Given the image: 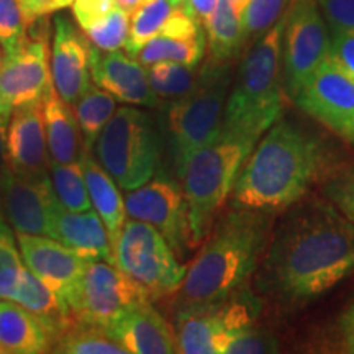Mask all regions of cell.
<instances>
[{
	"label": "cell",
	"instance_id": "cell-1",
	"mask_svg": "<svg viewBox=\"0 0 354 354\" xmlns=\"http://www.w3.org/2000/svg\"><path fill=\"white\" fill-rule=\"evenodd\" d=\"M264 268L279 299L312 302L354 272V225L333 203L308 202L282 221Z\"/></svg>",
	"mask_w": 354,
	"mask_h": 354
},
{
	"label": "cell",
	"instance_id": "cell-2",
	"mask_svg": "<svg viewBox=\"0 0 354 354\" xmlns=\"http://www.w3.org/2000/svg\"><path fill=\"white\" fill-rule=\"evenodd\" d=\"M209 234L185 271L176 312L218 307L241 294L268 245L269 220L263 212L234 209Z\"/></svg>",
	"mask_w": 354,
	"mask_h": 354
},
{
	"label": "cell",
	"instance_id": "cell-3",
	"mask_svg": "<svg viewBox=\"0 0 354 354\" xmlns=\"http://www.w3.org/2000/svg\"><path fill=\"white\" fill-rule=\"evenodd\" d=\"M318 141L290 122H276L243 165L232 190L234 209L274 214L289 209L315 180Z\"/></svg>",
	"mask_w": 354,
	"mask_h": 354
},
{
	"label": "cell",
	"instance_id": "cell-4",
	"mask_svg": "<svg viewBox=\"0 0 354 354\" xmlns=\"http://www.w3.org/2000/svg\"><path fill=\"white\" fill-rule=\"evenodd\" d=\"M287 12L256 39L243 57L233 91L225 105L223 127L236 135L258 140L282 112V37Z\"/></svg>",
	"mask_w": 354,
	"mask_h": 354
},
{
	"label": "cell",
	"instance_id": "cell-5",
	"mask_svg": "<svg viewBox=\"0 0 354 354\" xmlns=\"http://www.w3.org/2000/svg\"><path fill=\"white\" fill-rule=\"evenodd\" d=\"M254 145L256 141L246 136L221 130L212 143L194 153L180 169L192 246L209 236Z\"/></svg>",
	"mask_w": 354,
	"mask_h": 354
},
{
	"label": "cell",
	"instance_id": "cell-6",
	"mask_svg": "<svg viewBox=\"0 0 354 354\" xmlns=\"http://www.w3.org/2000/svg\"><path fill=\"white\" fill-rule=\"evenodd\" d=\"M228 88L227 63H212L201 71L197 86L187 95L171 102L166 127L177 174L194 153L220 135Z\"/></svg>",
	"mask_w": 354,
	"mask_h": 354
},
{
	"label": "cell",
	"instance_id": "cell-7",
	"mask_svg": "<svg viewBox=\"0 0 354 354\" xmlns=\"http://www.w3.org/2000/svg\"><path fill=\"white\" fill-rule=\"evenodd\" d=\"M95 154L122 189L148 183L159 166L158 135L149 115L135 107L115 110L95 141Z\"/></svg>",
	"mask_w": 354,
	"mask_h": 354
},
{
	"label": "cell",
	"instance_id": "cell-8",
	"mask_svg": "<svg viewBox=\"0 0 354 354\" xmlns=\"http://www.w3.org/2000/svg\"><path fill=\"white\" fill-rule=\"evenodd\" d=\"M113 261L128 277L149 294L161 297L179 290L187 268L177 261L166 238L153 225L125 221L113 248Z\"/></svg>",
	"mask_w": 354,
	"mask_h": 354
},
{
	"label": "cell",
	"instance_id": "cell-9",
	"mask_svg": "<svg viewBox=\"0 0 354 354\" xmlns=\"http://www.w3.org/2000/svg\"><path fill=\"white\" fill-rule=\"evenodd\" d=\"M28 26L19 50L0 59V117L6 120H10L15 110L41 105L53 88L50 25L46 17H41Z\"/></svg>",
	"mask_w": 354,
	"mask_h": 354
},
{
	"label": "cell",
	"instance_id": "cell-10",
	"mask_svg": "<svg viewBox=\"0 0 354 354\" xmlns=\"http://www.w3.org/2000/svg\"><path fill=\"white\" fill-rule=\"evenodd\" d=\"M149 294L122 269L104 259L88 261L86 269L66 295L74 320L107 328L123 310Z\"/></svg>",
	"mask_w": 354,
	"mask_h": 354
},
{
	"label": "cell",
	"instance_id": "cell-11",
	"mask_svg": "<svg viewBox=\"0 0 354 354\" xmlns=\"http://www.w3.org/2000/svg\"><path fill=\"white\" fill-rule=\"evenodd\" d=\"M330 37L317 0H292L282 37V73L292 99L328 57Z\"/></svg>",
	"mask_w": 354,
	"mask_h": 354
},
{
	"label": "cell",
	"instance_id": "cell-12",
	"mask_svg": "<svg viewBox=\"0 0 354 354\" xmlns=\"http://www.w3.org/2000/svg\"><path fill=\"white\" fill-rule=\"evenodd\" d=\"M125 209L130 218L153 225L176 253L192 248L187 202L183 187L176 180L166 176H153L148 183L128 190Z\"/></svg>",
	"mask_w": 354,
	"mask_h": 354
},
{
	"label": "cell",
	"instance_id": "cell-13",
	"mask_svg": "<svg viewBox=\"0 0 354 354\" xmlns=\"http://www.w3.org/2000/svg\"><path fill=\"white\" fill-rule=\"evenodd\" d=\"M315 120L354 141V79L326 57L294 97Z\"/></svg>",
	"mask_w": 354,
	"mask_h": 354
},
{
	"label": "cell",
	"instance_id": "cell-14",
	"mask_svg": "<svg viewBox=\"0 0 354 354\" xmlns=\"http://www.w3.org/2000/svg\"><path fill=\"white\" fill-rule=\"evenodd\" d=\"M92 43L66 15L55 17L51 46V81L57 95L73 107L91 84Z\"/></svg>",
	"mask_w": 354,
	"mask_h": 354
},
{
	"label": "cell",
	"instance_id": "cell-15",
	"mask_svg": "<svg viewBox=\"0 0 354 354\" xmlns=\"http://www.w3.org/2000/svg\"><path fill=\"white\" fill-rule=\"evenodd\" d=\"M3 210L17 233L50 236L57 201L51 179L37 180L12 174L0 184Z\"/></svg>",
	"mask_w": 354,
	"mask_h": 354
},
{
	"label": "cell",
	"instance_id": "cell-16",
	"mask_svg": "<svg viewBox=\"0 0 354 354\" xmlns=\"http://www.w3.org/2000/svg\"><path fill=\"white\" fill-rule=\"evenodd\" d=\"M17 243L26 268L66 304V295L91 259H86L64 243L43 234L17 233Z\"/></svg>",
	"mask_w": 354,
	"mask_h": 354
},
{
	"label": "cell",
	"instance_id": "cell-17",
	"mask_svg": "<svg viewBox=\"0 0 354 354\" xmlns=\"http://www.w3.org/2000/svg\"><path fill=\"white\" fill-rule=\"evenodd\" d=\"M7 153L12 172L28 179H51V158L41 105L15 110L7 127Z\"/></svg>",
	"mask_w": 354,
	"mask_h": 354
},
{
	"label": "cell",
	"instance_id": "cell-18",
	"mask_svg": "<svg viewBox=\"0 0 354 354\" xmlns=\"http://www.w3.org/2000/svg\"><path fill=\"white\" fill-rule=\"evenodd\" d=\"M91 74L97 86L117 100L136 107H158L159 99L149 86L148 71L127 53L102 51L92 44Z\"/></svg>",
	"mask_w": 354,
	"mask_h": 354
},
{
	"label": "cell",
	"instance_id": "cell-19",
	"mask_svg": "<svg viewBox=\"0 0 354 354\" xmlns=\"http://www.w3.org/2000/svg\"><path fill=\"white\" fill-rule=\"evenodd\" d=\"M107 333L133 354L179 353L176 331L149 300L133 304L107 326Z\"/></svg>",
	"mask_w": 354,
	"mask_h": 354
},
{
	"label": "cell",
	"instance_id": "cell-20",
	"mask_svg": "<svg viewBox=\"0 0 354 354\" xmlns=\"http://www.w3.org/2000/svg\"><path fill=\"white\" fill-rule=\"evenodd\" d=\"M50 236L76 250L86 259H104L115 264L107 228L94 209L71 212L59 205L53 216Z\"/></svg>",
	"mask_w": 354,
	"mask_h": 354
},
{
	"label": "cell",
	"instance_id": "cell-21",
	"mask_svg": "<svg viewBox=\"0 0 354 354\" xmlns=\"http://www.w3.org/2000/svg\"><path fill=\"white\" fill-rule=\"evenodd\" d=\"M41 113L51 161L59 165L81 162L91 151H87L84 145L81 127L73 107L57 95L55 87L43 99Z\"/></svg>",
	"mask_w": 354,
	"mask_h": 354
},
{
	"label": "cell",
	"instance_id": "cell-22",
	"mask_svg": "<svg viewBox=\"0 0 354 354\" xmlns=\"http://www.w3.org/2000/svg\"><path fill=\"white\" fill-rule=\"evenodd\" d=\"M51 335L37 315L13 300H0V354L51 351Z\"/></svg>",
	"mask_w": 354,
	"mask_h": 354
},
{
	"label": "cell",
	"instance_id": "cell-23",
	"mask_svg": "<svg viewBox=\"0 0 354 354\" xmlns=\"http://www.w3.org/2000/svg\"><path fill=\"white\" fill-rule=\"evenodd\" d=\"M81 166L84 177H86L92 207H94V210L99 214L105 228H107L109 240L113 251L118 234H120L123 225H125V198L122 197V192L115 184L113 177L97 162V159L91 153H87L82 158Z\"/></svg>",
	"mask_w": 354,
	"mask_h": 354
},
{
	"label": "cell",
	"instance_id": "cell-24",
	"mask_svg": "<svg viewBox=\"0 0 354 354\" xmlns=\"http://www.w3.org/2000/svg\"><path fill=\"white\" fill-rule=\"evenodd\" d=\"M12 300L38 317V320L50 331L53 342L74 320L68 305L28 268H25L21 272L20 282Z\"/></svg>",
	"mask_w": 354,
	"mask_h": 354
},
{
	"label": "cell",
	"instance_id": "cell-25",
	"mask_svg": "<svg viewBox=\"0 0 354 354\" xmlns=\"http://www.w3.org/2000/svg\"><path fill=\"white\" fill-rule=\"evenodd\" d=\"M223 328L221 305L176 313V336L179 353L216 354L215 339Z\"/></svg>",
	"mask_w": 354,
	"mask_h": 354
},
{
	"label": "cell",
	"instance_id": "cell-26",
	"mask_svg": "<svg viewBox=\"0 0 354 354\" xmlns=\"http://www.w3.org/2000/svg\"><path fill=\"white\" fill-rule=\"evenodd\" d=\"M212 63L225 64L246 43L241 15L230 0H216V6L205 21Z\"/></svg>",
	"mask_w": 354,
	"mask_h": 354
},
{
	"label": "cell",
	"instance_id": "cell-27",
	"mask_svg": "<svg viewBox=\"0 0 354 354\" xmlns=\"http://www.w3.org/2000/svg\"><path fill=\"white\" fill-rule=\"evenodd\" d=\"M205 53V37H176L159 33L141 48L136 59L143 66H151L159 61H172L197 68Z\"/></svg>",
	"mask_w": 354,
	"mask_h": 354
},
{
	"label": "cell",
	"instance_id": "cell-28",
	"mask_svg": "<svg viewBox=\"0 0 354 354\" xmlns=\"http://www.w3.org/2000/svg\"><path fill=\"white\" fill-rule=\"evenodd\" d=\"M53 353L66 354H127V349L97 325L73 320L56 336Z\"/></svg>",
	"mask_w": 354,
	"mask_h": 354
},
{
	"label": "cell",
	"instance_id": "cell-29",
	"mask_svg": "<svg viewBox=\"0 0 354 354\" xmlns=\"http://www.w3.org/2000/svg\"><path fill=\"white\" fill-rule=\"evenodd\" d=\"M79 127H81L84 145L92 151L97 138L117 110V99L99 86H91L87 92L73 105Z\"/></svg>",
	"mask_w": 354,
	"mask_h": 354
},
{
	"label": "cell",
	"instance_id": "cell-30",
	"mask_svg": "<svg viewBox=\"0 0 354 354\" xmlns=\"http://www.w3.org/2000/svg\"><path fill=\"white\" fill-rule=\"evenodd\" d=\"M148 79L154 95L159 100L174 102L187 95L197 86L201 73L187 64L159 61L148 66Z\"/></svg>",
	"mask_w": 354,
	"mask_h": 354
},
{
	"label": "cell",
	"instance_id": "cell-31",
	"mask_svg": "<svg viewBox=\"0 0 354 354\" xmlns=\"http://www.w3.org/2000/svg\"><path fill=\"white\" fill-rule=\"evenodd\" d=\"M172 0H148L131 13L130 33L125 43L127 55L136 57L149 39L159 35L174 10Z\"/></svg>",
	"mask_w": 354,
	"mask_h": 354
},
{
	"label": "cell",
	"instance_id": "cell-32",
	"mask_svg": "<svg viewBox=\"0 0 354 354\" xmlns=\"http://www.w3.org/2000/svg\"><path fill=\"white\" fill-rule=\"evenodd\" d=\"M51 184L64 209L71 212H86L92 209L91 197L81 162L59 165L51 161Z\"/></svg>",
	"mask_w": 354,
	"mask_h": 354
},
{
	"label": "cell",
	"instance_id": "cell-33",
	"mask_svg": "<svg viewBox=\"0 0 354 354\" xmlns=\"http://www.w3.org/2000/svg\"><path fill=\"white\" fill-rule=\"evenodd\" d=\"M276 338L253 323L223 331L215 339L216 354H268L277 351Z\"/></svg>",
	"mask_w": 354,
	"mask_h": 354
},
{
	"label": "cell",
	"instance_id": "cell-34",
	"mask_svg": "<svg viewBox=\"0 0 354 354\" xmlns=\"http://www.w3.org/2000/svg\"><path fill=\"white\" fill-rule=\"evenodd\" d=\"M88 41L102 51H117L125 48L130 33V13L115 7L104 19L82 30Z\"/></svg>",
	"mask_w": 354,
	"mask_h": 354
},
{
	"label": "cell",
	"instance_id": "cell-35",
	"mask_svg": "<svg viewBox=\"0 0 354 354\" xmlns=\"http://www.w3.org/2000/svg\"><path fill=\"white\" fill-rule=\"evenodd\" d=\"M292 0H248L241 21L245 39H258L287 12Z\"/></svg>",
	"mask_w": 354,
	"mask_h": 354
},
{
	"label": "cell",
	"instance_id": "cell-36",
	"mask_svg": "<svg viewBox=\"0 0 354 354\" xmlns=\"http://www.w3.org/2000/svg\"><path fill=\"white\" fill-rule=\"evenodd\" d=\"M25 266L8 225L0 227V300H12Z\"/></svg>",
	"mask_w": 354,
	"mask_h": 354
},
{
	"label": "cell",
	"instance_id": "cell-37",
	"mask_svg": "<svg viewBox=\"0 0 354 354\" xmlns=\"http://www.w3.org/2000/svg\"><path fill=\"white\" fill-rule=\"evenodd\" d=\"M26 21L17 0H0V48L3 55L19 50L26 38Z\"/></svg>",
	"mask_w": 354,
	"mask_h": 354
},
{
	"label": "cell",
	"instance_id": "cell-38",
	"mask_svg": "<svg viewBox=\"0 0 354 354\" xmlns=\"http://www.w3.org/2000/svg\"><path fill=\"white\" fill-rule=\"evenodd\" d=\"M325 196L354 225V167L331 177L325 185Z\"/></svg>",
	"mask_w": 354,
	"mask_h": 354
},
{
	"label": "cell",
	"instance_id": "cell-39",
	"mask_svg": "<svg viewBox=\"0 0 354 354\" xmlns=\"http://www.w3.org/2000/svg\"><path fill=\"white\" fill-rule=\"evenodd\" d=\"M331 33L354 32V0H317Z\"/></svg>",
	"mask_w": 354,
	"mask_h": 354
},
{
	"label": "cell",
	"instance_id": "cell-40",
	"mask_svg": "<svg viewBox=\"0 0 354 354\" xmlns=\"http://www.w3.org/2000/svg\"><path fill=\"white\" fill-rule=\"evenodd\" d=\"M73 15L81 30L94 25L117 7L115 0H73Z\"/></svg>",
	"mask_w": 354,
	"mask_h": 354
},
{
	"label": "cell",
	"instance_id": "cell-41",
	"mask_svg": "<svg viewBox=\"0 0 354 354\" xmlns=\"http://www.w3.org/2000/svg\"><path fill=\"white\" fill-rule=\"evenodd\" d=\"M328 57L344 74L354 79V32L333 35Z\"/></svg>",
	"mask_w": 354,
	"mask_h": 354
},
{
	"label": "cell",
	"instance_id": "cell-42",
	"mask_svg": "<svg viewBox=\"0 0 354 354\" xmlns=\"http://www.w3.org/2000/svg\"><path fill=\"white\" fill-rule=\"evenodd\" d=\"M17 2H19L20 10L24 13L26 25L57 10L56 0H17Z\"/></svg>",
	"mask_w": 354,
	"mask_h": 354
},
{
	"label": "cell",
	"instance_id": "cell-43",
	"mask_svg": "<svg viewBox=\"0 0 354 354\" xmlns=\"http://www.w3.org/2000/svg\"><path fill=\"white\" fill-rule=\"evenodd\" d=\"M338 328L343 351L354 354V299L344 310L343 315L339 317Z\"/></svg>",
	"mask_w": 354,
	"mask_h": 354
},
{
	"label": "cell",
	"instance_id": "cell-44",
	"mask_svg": "<svg viewBox=\"0 0 354 354\" xmlns=\"http://www.w3.org/2000/svg\"><path fill=\"white\" fill-rule=\"evenodd\" d=\"M176 7H183L185 12L190 13L197 21L205 25L209 17L214 12L216 0H172Z\"/></svg>",
	"mask_w": 354,
	"mask_h": 354
},
{
	"label": "cell",
	"instance_id": "cell-45",
	"mask_svg": "<svg viewBox=\"0 0 354 354\" xmlns=\"http://www.w3.org/2000/svg\"><path fill=\"white\" fill-rule=\"evenodd\" d=\"M7 127L8 120L0 117V184L12 174L10 161H8L7 153Z\"/></svg>",
	"mask_w": 354,
	"mask_h": 354
},
{
	"label": "cell",
	"instance_id": "cell-46",
	"mask_svg": "<svg viewBox=\"0 0 354 354\" xmlns=\"http://www.w3.org/2000/svg\"><path fill=\"white\" fill-rule=\"evenodd\" d=\"M146 0H115V3H117V7H120L122 10H125L127 13H131L136 10V8H140Z\"/></svg>",
	"mask_w": 354,
	"mask_h": 354
},
{
	"label": "cell",
	"instance_id": "cell-47",
	"mask_svg": "<svg viewBox=\"0 0 354 354\" xmlns=\"http://www.w3.org/2000/svg\"><path fill=\"white\" fill-rule=\"evenodd\" d=\"M7 223V215L6 210H3V203H2V197H0V227H6Z\"/></svg>",
	"mask_w": 354,
	"mask_h": 354
},
{
	"label": "cell",
	"instance_id": "cell-48",
	"mask_svg": "<svg viewBox=\"0 0 354 354\" xmlns=\"http://www.w3.org/2000/svg\"><path fill=\"white\" fill-rule=\"evenodd\" d=\"M57 3V10H63V8L69 7L71 3H73V0H56Z\"/></svg>",
	"mask_w": 354,
	"mask_h": 354
},
{
	"label": "cell",
	"instance_id": "cell-49",
	"mask_svg": "<svg viewBox=\"0 0 354 354\" xmlns=\"http://www.w3.org/2000/svg\"><path fill=\"white\" fill-rule=\"evenodd\" d=\"M0 59H2V51H0Z\"/></svg>",
	"mask_w": 354,
	"mask_h": 354
},
{
	"label": "cell",
	"instance_id": "cell-50",
	"mask_svg": "<svg viewBox=\"0 0 354 354\" xmlns=\"http://www.w3.org/2000/svg\"><path fill=\"white\" fill-rule=\"evenodd\" d=\"M146 2H148V0H146Z\"/></svg>",
	"mask_w": 354,
	"mask_h": 354
}]
</instances>
